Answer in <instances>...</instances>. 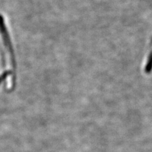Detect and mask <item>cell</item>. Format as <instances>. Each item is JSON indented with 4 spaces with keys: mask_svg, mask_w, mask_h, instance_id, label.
I'll return each instance as SVG.
<instances>
[{
    "mask_svg": "<svg viewBox=\"0 0 152 152\" xmlns=\"http://www.w3.org/2000/svg\"><path fill=\"white\" fill-rule=\"evenodd\" d=\"M10 74H11L10 71L7 70V71H4L1 75H0V84L3 83V80L5 79Z\"/></svg>",
    "mask_w": 152,
    "mask_h": 152,
    "instance_id": "obj_3",
    "label": "cell"
},
{
    "mask_svg": "<svg viewBox=\"0 0 152 152\" xmlns=\"http://www.w3.org/2000/svg\"><path fill=\"white\" fill-rule=\"evenodd\" d=\"M152 71V51L149 55V56L147 60L146 64L145 66V72L147 74H149Z\"/></svg>",
    "mask_w": 152,
    "mask_h": 152,
    "instance_id": "obj_2",
    "label": "cell"
},
{
    "mask_svg": "<svg viewBox=\"0 0 152 152\" xmlns=\"http://www.w3.org/2000/svg\"><path fill=\"white\" fill-rule=\"evenodd\" d=\"M0 34L1 35L3 41L5 46L6 48L8 50L10 55L11 62L12 65V67L13 69V76L12 77V86L14 87L15 84L16 80V74H15V69H16V61H15V56L14 55V51L12 45V42L10 37L7 28L6 27V24L4 23V18L2 15L0 14Z\"/></svg>",
    "mask_w": 152,
    "mask_h": 152,
    "instance_id": "obj_1",
    "label": "cell"
}]
</instances>
